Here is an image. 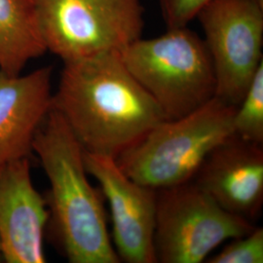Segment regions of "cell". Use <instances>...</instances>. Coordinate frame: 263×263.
<instances>
[{
  "label": "cell",
  "instance_id": "obj_13",
  "mask_svg": "<svg viewBox=\"0 0 263 263\" xmlns=\"http://www.w3.org/2000/svg\"><path fill=\"white\" fill-rule=\"evenodd\" d=\"M232 128L242 140L263 144V64L236 107Z\"/></svg>",
  "mask_w": 263,
  "mask_h": 263
},
{
  "label": "cell",
  "instance_id": "obj_12",
  "mask_svg": "<svg viewBox=\"0 0 263 263\" xmlns=\"http://www.w3.org/2000/svg\"><path fill=\"white\" fill-rule=\"evenodd\" d=\"M46 52L35 0H0V72L20 74Z\"/></svg>",
  "mask_w": 263,
  "mask_h": 263
},
{
  "label": "cell",
  "instance_id": "obj_16",
  "mask_svg": "<svg viewBox=\"0 0 263 263\" xmlns=\"http://www.w3.org/2000/svg\"><path fill=\"white\" fill-rule=\"evenodd\" d=\"M0 254H1V249H0Z\"/></svg>",
  "mask_w": 263,
  "mask_h": 263
},
{
  "label": "cell",
  "instance_id": "obj_14",
  "mask_svg": "<svg viewBox=\"0 0 263 263\" xmlns=\"http://www.w3.org/2000/svg\"><path fill=\"white\" fill-rule=\"evenodd\" d=\"M217 254L209 256V263H262L263 228L255 226L246 235L229 240Z\"/></svg>",
  "mask_w": 263,
  "mask_h": 263
},
{
  "label": "cell",
  "instance_id": "obj_5",
  "mask_svg": "<svg viewBox=\"0 0 263 263\" xmlns=\"http://www.w3.org/2000/svg\"><path fill=\"white\" fill-rule=\"evenodd\" d=\"M47 51L64 63L121 52L141 37L140 0H35Z\"/></svg>",
  "mask_w": 263,
  "mask_h": 263
},
{
  "label": "cell",
  "instance_id": "obj_15",
  "mask_svg": "<svg viewBox=\"0 0 263 263\" xmlns=\"http://www.w3.org/2000/svg\"><path fill=\"white\" fill-rule=\"evenodd\" d=\"M212 0H159L162 17L167 28L185 27L199 11Z\"/></svg>",
  "mask_w": 263,
  "mask_h": 263
},
{
  "label": "cell",
  "instance_id": "obj_3",
  "mask_svg": "<svg viewBox=\"0 0 263 263\" xmlns=\"http://www.w3.org/2000/svg\"><path fill=\"white\" fill-rule=\"evenodd\" d=\"M124 65L166 119L195 111L216 97V79L204 39L185 27L139 38L120 52Z\"/></svg>",
  "mask_w": 263,
  "mask_h": 263
},
{
  "label": "cell",
  "instance_id": "obj_11",
  "mask_svg": "<svg viewBox=\"0 0 263 263\" xmlns=\"http://www.w3.org/2000/svg\"><path fill=\"white\" fill-rule=\"evenodd\" d=\"M52 102L51 66L25 76L0 72V167L30 158L33 140Z\"/></svg>",
  "mask_w": 263,
  "mask_h": 263
},
{
  "label": "cell",
  "instance_id": "obj_8",
  "mask_svg": "<svg viewBox=\"0 0 263 263\" xmlns=\"http://www.w3.org/2000/svg\"><path fill=\"white\" fill-rule=\"evenodd\" d=\"M84 162L109 204L111 240L120 261L156 263V190L133 180L112 157L84 151Z\"/></svg>",
  "mask_w": 263,
  "mask_h": 263
},
{
  "label": "cell",
  "instance_id": "obj_7",
  "mask_svg": "<svg viewBox=\"0 0 263 263\" xmlns=\"http://www.w3.org/2000/svg\"><path fill=\"white\" fill-rule=\"evenodd\" d=\"M195 19L215 69L216 97L237 107L263 64V3L212 0Z\"/></svg>",
  "mask_w": 263,
  "mask_h": 263
},
{
  "label": "cell",
  "instance_id": "obj_9",
  "mask_svg": "<svg viewBox=\"0 0 263 263\" xmlns=\"http://www.w3.org/2000/svg\"><path fill=\"white\" fill-rule=\"evenodd\" d=\"M192 181L222 209L254 223L263 205L262 144L232 134L208 154Z\"/></svg>",
  "mask_w": 263,
  "mask_h": 263
},
{
  "label": "cell",
  "instance_id": "obj_10",
  "mask_svg": "<svg viewBox=\"0 0 263 263\" xmlns=\"http://www.w3.org/2000/svg\"><path fill=\"white\" fill-rule=\"evenodd\" d=\"M47 205L34 187L28 157L0 167V249L8 263H44Z\"/></svg>",
  "mask_w": 263,
  "mask_h": 263
},
{
  "label": "cell",
  "instance_id": "obj_1",
  "mask_svg": "<svg viewBox=\"0 0 263 263\" xmlns=\"http://www.w3.org/2000/svg\"><path fill=\"white\" fill-rule=\"evenodd\" d=\"M52 108L84 151L115 159L166 119L120 52L64 63Z\"/></svg>",
  "mask_w": 263,
  "mask_h": 263
},
{
  "label": "cell",
  "instance_id": "obj_4",
  "mask_svg": "<svg viewBox=\"0 0 263 263\" xmlns=\"http://www.w3.org/2000/svg\"><path fill=\"white\" fill-rule=\"evenodd\" d=\"M235 110L215 97L185 116L163 120L116 161L133 180L155 190L190 181L208 154L233 134Z\"/></svg>",
  "mask_w": 263,
  "mask_h": 263
},
{
  "label": "cell",
  "instance_id": "obj_2",
  "mask_svg": "<svg viewBox=\"0 0 263 263\" xmlns=\"http://www.w3.org/2000/svg\"><path fill=\"white\" fill-rule=\"evenodd\" d=\"M46 173L45 196L52 241L71 263H119L107 228L103 193L90 183L84 149L52 108L32 143Z\"/></svg>",
  "mask_w": 263,
  "mask_h": 263
},
{
  "label": "cell",
  "instance_id": "obj_6",
  "mask_svg": "<svg viewBox=\"0 0 263 263\" xmlns=\"http://www.w3.org/2000/svg\"><path fill=\"white\" fill-rule=\"evenodd\" d=\"M254 227L220 207L192 180L156 190V262H203L217 247Z\"/></svg>",
  "mask_w": 263,
  "mask_h": 263
}]
</instances>
